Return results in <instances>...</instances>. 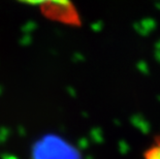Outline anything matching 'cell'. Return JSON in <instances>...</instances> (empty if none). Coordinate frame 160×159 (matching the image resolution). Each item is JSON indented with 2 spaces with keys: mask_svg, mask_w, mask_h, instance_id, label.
<instances>
[{
  "mask_svg": "<svg viewBox=\"0 0 160 159\" xmlns=\"http://www.w3.org/2000/svg\"><path fill=\"white\" fill-rule=\"evenodd\" d=\"M25 4L38 7L47 18L65 25L81 24L80 15L71 0H18Z\"/></svg>",
  "mask_w": 160,
  "mask_h": 159,
  "instance_id": "obj_1",
  "label": "cell"
},
{
  "mask_svg": "<svg viewBox=\"0 0 160 159\" xmlns=\"http://www.w3.org/2000/svg\"><path fill=\"white\" fill-rule=\"evenodd\" d=\"M145 159H160V138L146 151Z\"/></svg>",
  "mask_w": 160,
  "mask_h": 159,
  "instance_id": "obj_2",
  "label": "cell"
}]
</instances>
